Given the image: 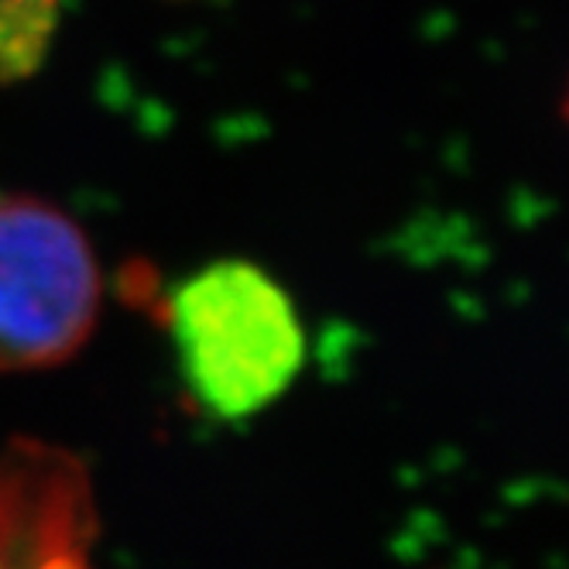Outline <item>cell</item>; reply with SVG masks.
<instances>
[{
	"instance_id": "obj_3",
	"label": "cell",
	"mask_w": 569,
	"mask_h": 569,
	"mask_svg": "<svg viewBox=\"0 0 569 569\" xmlns=\"http://www.w3.org/2000/svg\"><path fill=\"white\" fill-rule=\"evenodd\" d=\"M62 21V0H0V83L42 69Z\"/></svg>"
},
{
	"instance_id": "obj_2",
	"label": "cell",
	"mask_w": 569,
	"mask_h": 569,
	"mask_svg": "<svg viewBox=\"0 0 569 569\" xmlns=\"http://www.w3.org/2000/svg\"><path fill=\"white\" fill-rule=\"evenodd\" d=\"M103 274L69 213L0 196V375L66 363L97 327Z\"/></svg>"
},
{
	"instance_id": "obj_4",
	"label": "cell",
	"mask_w": 569,
	"mask_h": 569,
	"mask_svg": "<svg viewBox=\"0 0 569 569\" xmlns=\"http://www.w3.org/2000/svg\"><path fill=\"white\" fill-rule=\"evenodd\" d=\"M0 569H11V566H8V562H4V559H0Z\"/></svg>"
},
{
	"instance_id": "obj_1",
	"label": "cell",
	"mask_w": 569,
	"mask_h": 569,
	"mask_svg": "<svg viewBox=\"0 0 569 569\" xmlns=\"http://www.w3.org/2000/svg\"><path fill=\"white\" fill-rule=\"evenodd\" d=\"M186 391L213 419H251L302 371L306 337L281 284L248 261H217L161 302Z\"/></svg>"
}]
</instances>
